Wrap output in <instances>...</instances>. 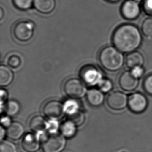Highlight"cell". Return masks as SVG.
<instances>
[{
	"instance_id": "cell-1",
	"label": "cell",
	"mask_w": 152,
	"mask_h": 152,
	"mask_svg": "<svg viewBox=\"0 0 152 152\" xmlns=\"http://www.w3.org/2000/svg\"><path fill=\"white\" fill-rule=\"evenodd\" d=\"M141 32L137 26L131 23L121 25L115 30L112 36L114 47L124 53L136 51L141 45Z\"/></svg>"
},
{
	"instance_id": "cell-2",
	"label": "cell",
	"mask_w": 152,
	"mask_h": 152,
	"mask_svg": "<svg viewBox=\"0 0 152 152\" xmlns=\"http://www.w3.org/2000/svg\"><path fill=\"white\" fill-rule=\"evenodd\" d=\"M99 59L105 69L116 72L121 69L125 63L123 52L114 46L104 47L99 52Z\"/></svg>"
},
{
	"instance_id": "cell-3",
	"label": "cell",
	"mask_w": 152,
	"mask_h": 152,
	"mask_svg": "<svg viewBox=\"0 0 152 152\" xmlns=\"http://www.w3.org/2000/svg\"><path fill=\"white\" fill-rule=\"evenodd\" d=\"M35 25L30 20H23L17 21L13 26L12 34L16 40L26 42L30 40L34 36Z\"/></svg>"
},
{
	"instance_id": "cell-4",
	"label": "cell",
	"mask_w": 152,
	"mask_h": 152,
	"mask_svg": "<svg viewBox=\"0 0 152 152\" xmlns=\"http://www.w3.org/2000/svg\"><path fill=\"white\" fill-rule=\"evenodd\" d=\"M79 76L83 83L90 86H97L103 78L101 70L93 65L83 66L80 70Z\"/></svg>"
},
{
	"instance_id": "cell-5",
	"label": "cell",
	"mask_w": 152,
	"mask_h": 152,
	"mask_svg": "<svg viewBox=\"0 0 152 152\" xmlns=\"http://www.w3.org/2000/svg\"><path fill=\"white\" fill-rule=\"evenodd\" d=\"M64 90L68 97L73 99L82 98L87 92L85 83L77 78H70L66 81L64 85Z\"/></svg>"
},
{
	"instance_id": "cell-6",
	"label": "cell",
	"mask_w": 152,
	"mask_h": 152,
	"mask_svg": "<svg viewBox=\"0 0 152 152\" xmlns=\"http://www.w3.org/2000/svg\"><path fill=\"white\" fill-rule=\"evenodd\" d=\"M65 138L62 134H51L45 137L42 143L44 152H61L66 145Z\"/></svg>"
},
{
	"instance_id": "cell-7",
	"label": "cell",
	"mask_w": 152,
	"mask_h": 152,
	"mask_svg": "<svg viewBox=\"0 0 152 152\" xmlns=\"http://www.w3.org/2000/svg\"><path fill=\"white\" fill-rule=\"evenodd\" d=\"M141 12L140 5L136 0H125L121 7V15L127 20H135L139 17Z\"/></svg>"
},
{
	"instance_id": "cell-8",
	"label": "cell",
	"mask_w": 152,
	"mask_h": 152,
	"mask_svg": "<svg viewBox=\"0 0 152 152\" xmlns=\"http://www.w3.org/2000/svg\"><path fill=\"white\" fill-rule=\"evenodd\" d=\"M148 106V99L142 93H133L128 97V106L133 113L140 114L143 113L147 108Z\"/></svg>"
},
{
	"instance_id": "cell-9",
	"label": "cell",
	"mask_w": 152,
	"mask_h": 152,
	"mask_svg": "<svg viewBox=\"0 0 152 152\" xmlns=\"http://www.w3.org/2000/svg\"><path fill=\"white\" fill-rule=\"evenodd\" d=\"M128 98L126 94L120 91H115L108 95L106 102L108 106L113 110H120L128 105Z\"/></svg>"
},
{
	"instance_id": "cell-10",
	"label": "cell",
	"mask_w": 152,
	"mask_h": 152,
	"mask_svg": "<svg viewBox=\"0 0 152 152\" xmlns=\"http://www.w3.org/2000/svg\"><path fill=\"white\" fill-rule=\"evenodd\" d=\"M43 113L49 118H61L64 113L63 104L56 100L50 101L43 106Z\"/></svg>"
},
{
	"instance_id": "cell-11",
	"label": "cell",
	"mask_w": 152,
	"mask_h": 152,
	"mask_svg": "<svg viewBox=\"0 0 152 152\" xmlns=\"http://www.w3.org/2000/svg\"><path fill=\"white\" fill-rule=\"evenodd\" d=\"M139 80L131 70H126L121 73L119 78L118 83L121 89L128 92L134 90L139 85Z\"/></svg>"
},
{
	"instance_id": "cell-12",
	"label": "cell",
	"mask_w": 152,
	"mask_h": 152,
	"mask_svg": "<svg viewBox=\"0 0 152 152\" xmlns=\"http://www.w3.org/2000/svg\"><path fill=\"white\" fill-rule=\"evenodd\" d=\"M21 146L26 152H37L40 147V137L36 133H28L23 139Z\"/></svg>"
},
{
	"instance_id": "cell-13",
	"label": "cell",
	"mask_w": 152,
	"mask_h": 152,
	"mask_svg": "<svg viewBox=\"0 0 152 152\" xmlns=\"http://www.w3.org/2000/svg\"><path fill=\"white\" fill-rule=\"evenodd\" d=\"M30 128L38 134L39 137H42L46 131L47 121L41 116L37 115L32 118L30 121Z\"/></svg>"
},
{
	"instance_id": "cell-14",
	"label": "cell",
	"mask_w": 152,
	"mask_h": 152,
	"mask_svg": "<svg viewBox=\"0 0 152 152\" xmlns=\"http://www.w3.org/2000/svg\"><path fill=\"white\" fill-rule=\"evenodd\" d=\"M56 5L55 0H34V7L39 13L49 14L55 9Z\"/></svg>"
},
{
	"instance_id": "cell-15",
	"label": "cell",
	"mask_w": 152,
	"mask_h": 152,
	"mask_svg": "<svg viewBox=\"0 0 152 152\" xmlns=\"http://www.w3.org/2000/svg\"><path fill=\"white\" fill-rule=\"evenodd\" d=\"M125 63L127 67L131 69L137 67L143 66L144 63V57L141 52L134 51L128 53L125 59Z\"/></svg>"
},
{
	"instance_id": "cell-16",
	"label": "cell",
	"mask_w": 152,
	"mask_h": 152,
	"mask_svg": "<svg viewBox=\"0 0 152 152\" xmlns=\"http://www.w3.org/2000/svg\"><path fill=\"white\" fill-rule=\"evenodd\" d=\"M86 98L91 106L97 107L101 105L104 101V95L100 90L91 89L87 92Z\"/></svg>"
},
{
	"instance_id": "cell-17",
	"label": "cell",
	"mask_w": 152,
	"mask_h": 152,
	"mask_svg": "<svg viewBox=\"0 0 152 152\" xmlns=\"http://www.w3.org/2000/svg\"><path fill=\"white\" fill-rule=\"evenodd\" d=\"M25 128L21 123L15 121L11 124L7 129V135L11 139L17 140L23 135Z\"/></svg>"
},
{
	"instance_id": "cell-18",
	"label": "cell",
	"mask_w": 152,
	"mask_h": 152,
	"mask_svg": "<svg viewBox=\"0 0 152 152\" xmlns=\"http://www.w3.org/2000/svg\"><path fill=\"white\" fill-rule=\"evenodd\" d=\"M14 73L7 66L0 65V87H7L10 85L14 79Z\"/></svg>"
},
{
	"instance_id": "cell-19",
	"label": "cell",
	"mask_w": 152,
	"mask_h": 152,
	"mask_svg": "<svg viewBox=\"0 0 152 152\" xmlns=\"http://www.w3.org/2000/svg\"><path fill=\"white\" fill-rule=\"evenodd\" d=\"M61 134L65 137L72 138L74 137L77 132V126L70 121H65L60 127Z\"/></svg>"
},
{
	"instance_id": "cell-20",
	"label": "cell",
	"mask_w": 152,
	"mask_h": 152,
	"mask_svg": "<svg viewBox=\"0 0 152 152\" xmlns=\"http://www.w3.org/2000/svg\"><path fill=\"white\" fill-rule=\"evenodd\" d=\"M20 109L19 103L15 100H10L7 102L5 105L4 110L7 116L10 117L15 116Z\"/></svg>"
},
{
	"instance_id": "cell-21",
	"label": "cell",
	"mask_w": 152,
	"mask_h": 152,
	"mask_svg": "<svg viewBox=\"0 0 152 152\" xmlns=\"http://www.w3.org/2000/svg\"><path fill=\"white\" fill-rule=\"evenodd\" d=\"M63 106L64 113L67 115L79 110V104L76 99H73L66 100L63 104Z\"/></svg>"
},
{
	"instance_id": "cell-22",
	"label": "cell",
	"mask_w": 152,
	"mask_h": 152,
	"mask_svg": "<svg viewBox=\"0 0 152 152\" xmlns=\"http://www.w3.org/2000/svg\"><path fill=\"white\" fill-rule=\"evenodd\" d=\"M67 120L70 121L76 126H80L85 122V114L80 110L73 114L67 115Z\"/></svg>"
},
{
	"instance_id": "cell-23",
	"label": "cell",
	"mask_w": 152,
	"mask_h": 152,
	"mask_svg": "<svg viewBox=\"0 0 152 152\" xmlns=\"http://www.w3.org/2000/svg\"><path fill=\"white\" fill-rule=\"evenodd\" d=\"M141 29L142 33L145 37L152 38V17H148L144 20Z\"/></svg>"
},
{
	"instance_id": "cell-24",
	"label": "cell",
	"mask_w": 152,
	"mask_h": 152,
	"mask_svg": "<svg viewBox=\"0 0 152 152\" xmlns=\"http://www.w3.org/2000/svg\"><path fill=\"white\" fill-rule=\"evenodd\" d=\"M0 152H17V148L15 144L8 140L0 142Z\"/></svg>"
},
{
	"instance_id": "cell-25",
	"label": "cell",
	"mask_w": 152,
	"mask_h": 152,
	"mask_svg": "<svg viewBox=\"0 0 152 152\" xmlns=\"http://www.w3.org/2000/svg\"><path fill=\"white\" fill-rule=\"evenodd\" d=\"M7 63L10 67L16 69L21 65V58L17 54H12L7 58Z\"/></svg>"
},
{
	"instance_id": "cell-26",
	"label": "cell",
	"mask_w": 152,
	"mask_h": 152,
	"mask_svg": "<svg viewBox=\"0 0 152 152\" xmlns=\"http://www.w3.org/2000/svg\"><path fill=\"white\" fill-rule=\"evenodd\" d=\"M60 127L61 126L57 119H50L47 121L46 130L48 131V132L50 133V134L57 133Z\"/></svg>"
},
{
	"instance_id": "cell-27",
	"label": "cell",
	"mask_w": 152,
	"mask_h": 152,
	"mask_svg": "<svg viewBox=\"0 0 152 152\" xmlns=\"http://www.w3.org/2000/svg\"><path fill=\"white\" fill-rule=\"evenodd\" d=\"M16 7L20 10H27L30 9L34 4V0H13Z\"/></svg>"
},
{
	"instance_id": "cell-28",
	"label": "cell",
	"mask_w": 152,
	"mask_h": 152,
	"mask_svg": "<svg viewBox=\"0 0 152 152\" xmlns=\"http://www.w3.org/2000/svg\"><path fill=\"white\" fill-rule=\"evenodd\" d=\"M97 86L99 90L104 93H107L111 91L113 88L112 81L107 78L102 79Z\"/></svg>"
},
{
	"instance_id": "cell-29",
	"label": "cell",
	"mask_w": 152,
	"mask_h": 152,
	"mask_svg": "<svg viewBox=\"0 0 152 152\" xmlns=\"http://www.w3.org/2000/svg\"><path fill=\"white\" fill-rule=\"evenodd\" d=\"M143 88L148 94L152 95V74L147 76L144 79Z\"/></svg>"
},
{
	"instance_id": "cell-30",
	"label": "cell",
	"mask_w": 152,
	"mask_h": 152,
	"mask_svg": "<svg viewBox=\"0 0 152 152\" xmlns=\"http://www.w3.org/2000/svg\"><path fill=\"white\" fill-rule=\"evenodd\" d=\"M142 9L145 14L152 17V0H143Z\"/></svg>"
},
{
	"instance_id": "cell-31",
	"label": "cell",
	"mask_w": 152,
	"mask_h": 152,
	"mask_svg": "<svg viewBox=\"0 0 152 152\" xmlns=\"http://www.w3.org/2000/svg\"><path fill=\"white\" fill-rule=\"evenodd\" d=\"M131 72L137 78L140 79L143 75L144 73V69L143 67V66L137 67L134 68L133 69H131Z\"/></svg>"
},
{
	"instance_id": "cell-32",
	"label": "cell",
	"mask_w": 152,
	"mask_h": 152,
	"mask_svg": "<svg viewBox=\"0 0 152 152\" xmlns=\"http://www.w3.org/2000/svg\"><path fill=\"white\" fill-rule=\"evenodd\" d=\"M10 117L8 116L1 117L0 118V125L4 128H7L12 124Z\"/></svg>"
},
{
	"instance_id": "cell-33",
	"label": "cell",
	"mask_w": 152,
	"mask_h": 152,
	"mask_svg": "<svg viewBox=\"0 0 152 152\" xmlns=\"http://www.w3.org/2000/svg\"><path fill=\"white\" fill-rule=\"evenodd\" d=\"M7 135V130H5V128L0 125V142L3 141L5 136Z\"/></svg>"
},
{
	"instance_id": "cell-34",
	"label": "cell",
	"mask_w": 152,
	"mask_h": 152,
	"mask_svg": "<svg viewBox=\"0 0 152 152\" xmlns=\"http://www.w3.org/2000/svg\"><path fill=\"white\" fill-rule=\"evenodd\" d=\"M5 100L2 99L1 98H0V114H1V113H2V111L4 110V102Z\"/></svg>"
},
{
	"instance_id": "cell-35",
	"label": "cell",
	"mask_w": 152,
	"mask_h": 152,
	"mask_svg": "<svg viewBox=\"0 0 152 152\" xmlns=\"http://www.w3.org/2000/svg\"><path fill=\"white\" fill-rule=\"evenodd\" d=\"M4 17V11L2 7H0V21L2 20Z\"/></svg>"
},
{
	"instance_id": "cell-36",
	"label": "cell",
	"mask_w": 152,
	"mask_h": 152,
	"mask_svg": "<svg viewBox=\"0 0 152 152\" xmlns=\"http://www.w3.org/2000/svg\"><path fill=\"white\" fill-rule=\"evenodd\" d=\"M106 1L110 3H116L120 1L121 0H106Z\"/></svg>"
},
{
	"instance_id": "cell-37",
	"label": "cell",
	"mask_w": 152,
	"mask_h": 152,
	"mask_svg": "<svg viewBox=\"0 0 152 152\" xmlns=\"http://www.w3.org/2000/svg\"><path fill=\"white\" fill-rule=\"evenodd\" d=\"M0 61H1V56H0Z\"/></svg>"
},
{
	"instance_id": "cell-38",
	"label": "cell",
	"mask_w": 152,
	"mask_h": 152,
	"mask_svg": "<svg viewBox=\"0 0 152 152\" xmlns=\"http://www.w3.org/2000/svg\"><path fill=\"white\" fill-rule=\"evenodd\" d=\"M136 1H137V0H136Z\"/></svg>"
}]
</instances>
